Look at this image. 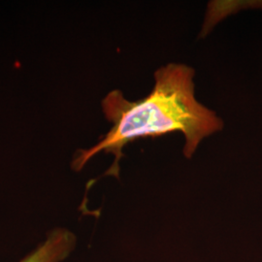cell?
I'll use <instances>...</instances> for the list:
<instances>
[{
	"label": "cell",
	"instance_id": "6da1fadb",
	"mask_svg": "<svg viewBox=\"0 0 262 262\" xmlns=\"http://www.w3.org/2000/svg\"><path fill=\"white\" fill-rule=\"evenodd\" d=\"M194 75L189 66L170 63L158 69L151 93L141 100L129 101L119 90L107 94L101 106L112 127L92 148L76 151L72 169L81 171L94 156L103 151L115 157L105 175L118 178L124 156L122 150L127 144L175 131L184 134V155L190 159L203 139L224 127L214 111L197 101Z\"/></svg>",
	"mask_w": 262,
	"mask_h": 262
},
{
	"label": "cell",
	"instance_id": "7a4b0ae2",
	"mask_svg": "<svg viewBox=\"0 0 262 262\" xmlns=\"http://www.w3.org/2000/svg\"><path fill=\"white\" fill-rule=\"evenodd\" d=\"M77 238L66 228H55L19 262H63L75 249Z\"/></svg>",
	"mask_w": 262,
	"mask_h": 262
}]
</instances>
